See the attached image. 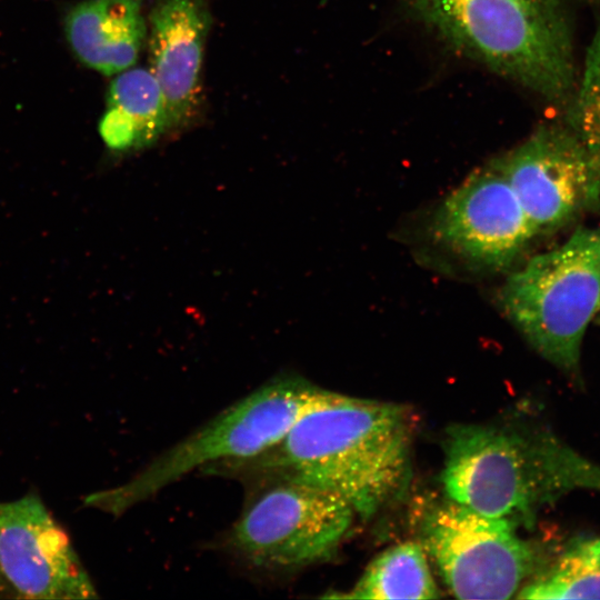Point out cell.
Listing matches in <instances>:
<instances>
[{
    "mask_svg": "<svg viewBox=\"0 0 600 600\" xmlns=\"http://www.w3.org/2000/svg\"><path fill=\"white\" fill-rule=\"evenodd\" d=\"M412 437L413 421L406 407L331 391L269 449L208 470L301 481L339 496L367 520L407 484Z\"/></svg>",
    "mask_w": 600,
    "mask_h": 600,
    "instance_id": "6da1fadb",
    "label": "cell"
},
{
    "mask_svg": "<svg viewBox=\"0 0 600 600\" xmlns=\"http://www.w3.org/2000/svg\"><path fill=\"white\" fill-rule=\"evenodd\" d=\"M447 497L516 524L579 489L600 491V464L552 432L524 423H454L446 429Z\"/></svg>",
    "mask_w": 600,
    "mask_h": 600,
    "instance_id": "7a4b0ae2",
    "label": "cell"
},
{
    "mask_svg": "<svg viewBox=\"0 0 600 600\" xmlns=\"http://www.w3.org/2000/svg\"><path fill=\"white\" fill-rule=\"evenodd\" d=\"M417 17L462 54L554 103L577 84L564 0H409Z\"/></svg>",
    "mask_w": 600,
    "mask_h": 600,
    "instance_id": "3957f363",
    "label": "cell"
},
{
    "mask_svg": "<svg viewBox=\"0 0 600 600\" xmlns=\"http://www.w3.org/2000/svg\"><path fill=\"white\" fill-rule=\"evenodd\" d=\"M330 392L299 377L273 378L162 452L123 484L92 493L84 503L117 516L196 469L258 456Z\"/></svg>",
    "mask_w": 600,
    "mask_h": 600,
    "instance_id": "277c9868",
    "label": "cell"
},
{
    "mask_svg": "<svg viewBox=\"0 0 600 600\" xmlns=\"http://www.w3.org/2000/svg\"><path fill=\"white\" fill-rule=\"evenodd\" d=\"M511 321L548 361L574 373L583 337L600 309V233L580 228L532 257L500 291Z\"/></svg>",
    "mask_w": 600,
    "mask_h": 600,
    "instance_id": "5b68a950",
    "label": "cell"
},
{
    "mask_svg": "<svg viewBox=\"0 0 600 600\" xmlns=\"http://www.w3.org/2000/svg\"><path fill=\"white\" fill-rule=\"evenodd\" d=\"M256 486L227 539L229 549L266 571H291L328 560L356 513L339 496L289 478Z\"/></svg>",
    "mask_w": 600,
    "mask_h": 600,
    "instance_id": "8992f818",
    "label": "cell"
},
{
    "mask_svg": "<svg viewBox=\"0 0 600 600\" xmlns=\"http://www.w3.org/2000/svg\"><path fill=\"white\" fill-rule=\"evenodd\" d=\"M517 524L483 516L451 499L430 508L421 522V544L459 599H509L533 576V546Z\"/></svg>",
    "mask_w": 600,
    "mask_h": 600,
    "instance_id": "52a82bcc",
    "label": "cell"
},
{
    "mask_svg": "<svg viewBox=\"0 0 600 600\" xmlns=\"http://www.w3.org/2000/svg\"><path fill=\"white\" fill-rule=\"evenodd\" d=\"M497 160L537 234L600 203V171L566 124L541 127Z\"/></svg>",
    "mask_w": 600,
    "mask_h": 600,
    "instance_id": "ba28073f",
    "label": "cell"
},
{
    "mask_svg": "<svg viewBox=\"0 0 600 600\" xmlns=\"http://www.w3.org/2000/svg\"><path fill=\"white\" fill-rule=\"evenodd\" d=\"M0 577L19 598L98 597L67 532L34 493L0 502Z\"/></svg>",
    "mask_w": 600,
    "mask_h": 600,
    "instance_id": "9c48e42d",
    "label": "cell"
},
{
    "mask_svg": "<svg viewBox=\"0 0 600 600\" xmlns=\"http://www.w3.org/2000/svg\"><path fill=\"white\" fill-rule=\"evenodd\" d=\"M433 231L456 253L493 269L510 266L537 234L498 160L449 193Z\"/></svg>",
    "mask_w": 600,
    "mask_h": 600,
    "instance_id": "30bf717a",
    "label": "cell"
},
{
    "mask_svg": "<svg viewBox=\"0 0 600 600\" xmlns=\"http://www.w3.org/2000/svg\"><path fill=\"white\" fill-rule=\"evenodd\" d=\"M211 22L209 0H156L150 12L149 69L162 90L171 132L188 127L199 113Z\"/></svg>",
    "mask_w": 600,
    "mask_h": 600,
    "instance_id": "8fae6325",
    "label": "cell"
},
{
    "mask_svg": "<svg viewBox=\"0 0 600 600\" xmlns=\"http://www.w3.org/2000/svg\"><path fill=\"white\" fill-rule=\"evenodd\" d=\"M142 9L143 0H84L74 6L64 22L74 56L104 76L132 68L148 38Z\"/></svg>",
    "mask_w": 600,
    "mask_h": 600,
    "instance_id": "7c38bea8",
    "label": "cell"
},
{
    "mask_svg": "<svg viewBox=\"0 0 600 600\" xmlns=\"http://www.w3.org/2000/svg\"><path fill=\"white\" fill-rule=\"evenodd\" d=\"M111 81L98 124L106 148L116 156L152 147L170 133L162 90L148 68H129Z\"/></svg>",
    "mask_w": 600,
    "mask_h": 600,
    "instance_id": "4fadbf2b",
    "label": "cell"
},
{
    "mask_svg": "<svg viewBox=\"0 0 600 600\" xmlns=\"http://www.w3.org/2000/svg\"><path fill=\"white\" fill-rule=\"evenodd\" d=\"M348 599H436L439 589L420 541H404L376 557Z\"/></svg>",
    "mask_w": 600,
    "mask_h": 600,
    "instance_id": "5bb4252c",
    "label": "cell"
},
{
    "mask_svg": "<svg viewBox=\"0 0 600 600\" xmlns=\"http://www.w3.org/2000/svg\"><path fill=\"white\" fill-rule=\"evenodd\" d=\"M519 599H600V537L576 538L520 589Z\"/></svg>",
    "mask_w": 600,
    "mask_h": 600,
    "instance_id": "9a60e30c",
    "label": "cell"
},
{
    "mask_svg": "<svg viewBox=\"0 0 600 600\" xmlns=\"http://www.w3.org/2000/svg\"><path fill=\"white\" fill-rule=\"evenodd\" d=\"M564 124L600 171V19L587 50L582 77L568 102Z\"/></svg>",
    "mask_w": 600,
    "mask_h": 600,
    "instance_id": "2e32d148",
    "label": "cell"
},
{
    "mask_svg": "<svg viewBox=\"0 0 600 600\" xmlns=\"http://www.w3.org/2000/svg\"><path fill=\"white\" fill-rule=\"evenodd\" d=\"M0 582H3L2 579H1V577H0Z\"/></svg>",
    "mask_w": 600,
    "mask_h": 600,
    "instance_id": "e0dca14e",
    "label": "cell"
}]
</instances>
